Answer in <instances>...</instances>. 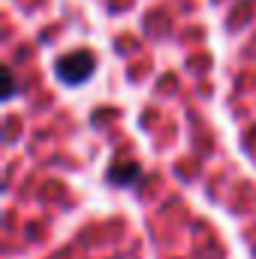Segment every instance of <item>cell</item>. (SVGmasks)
<instances>
[{"mask_svg":"<svg viewBox=\"0 0 256 259\" xmlns=\"http://www.w3.org/2000/svg\"><path fill=\"white\" fill-rule=\"evenodd\" d=\"M139 175H142V169H139V163H121V166H112L109 169V184H121V187H130V184H136L139 181Z\"/></svg>","mask_w":256,"mask_h":259,"instance_id":"obj_2","label":"cell"},{"mask_svg":"<svg viewBox=\"0 0 256 259\" xmlns=\"http://www.w3.org/2000/svg\"><path fill=\"white\" fill-rule=\"evenodd\" d=\"M55 72H58V78L64 81V84H81V81H88V75L94 72V55L91 52H69L64 58H58V64H55Z\"/></svg>","mask_w":256,"mask_h":259,"instance_id":"obj_1","label":"cell"}]
</instances>
